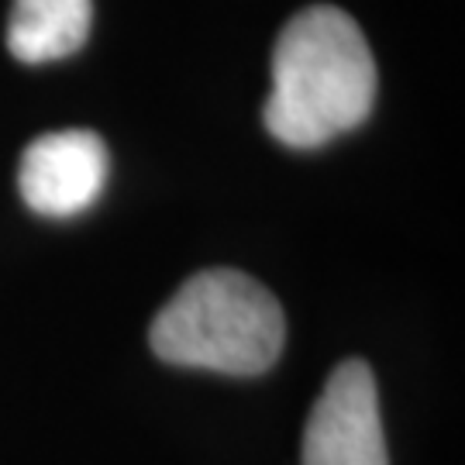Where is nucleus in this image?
<instances>
[{"label": "nucleus", "instance_id": "7ed1b4c3", "mask_svg": "<svg viewBox=\"0 0 465 465\" xmlns=\"http://www.w3.org/2000/svg\"><path fill=\"white\" fill-rule=\"evenodd\" d=\"M303 465H390L372 369L349 359L334 369L303 431Z\"/></svg>", "mask_w": 465, "mask_h": 465}, {"label": "nucleus", "instance_id": "39448f33", "mask_svg": "<svg viewBox=\"0 0 465 465\" xmlns=\"http://www.w3.org/2000/svg\"><path fill=\"white\" fill-rule=\"evenodd\" d=\"M94 0H15L7 49L21 63H52L84 49Z\"/></svg>", "mask_w": 465, "mask_h": 465}, {"label": "nucleus", "instance_id": "f257e3e1", "mask_svg": "<svg viewBox=\"0 0 465 465\" xmlns=\"http://www.w3.org/2000/svg\"><path fill=\"white\" fill-rule=\"evenodd\" d=\"M376 104V59L341 7L314 4L286 21L272 49L269 134L290 149H321L359 128Z\"/></svg>", "mask_w": 465, "mask_h": 465}, {"label": "nucleus", "instance_id": "20e7f679", "mask_svg": "<svg viewBox=\"0 0 465 465\" xmlns=\"http://www.w3.org/2000/svg\"><path fill=\"white\" fill-rule=\"evenodd\" d=\"M107 145L84 128L35 138L21 155L17 186L35 214L73 217L86 211L107 183Z\"/></svg>", "mask_w": 465, "mask_h": 465}, {"label": "nucleus", "instance_id": "f03ea898", "mask_svg": "<svg viewBox=\"0 0 465 465\" xmlns=\"http://www.w3.org/2000/svg\"><path fill=\"white\" fill-rule=\"evenodd\" d=\"M152 349L173 366L221 376H259L286 341L280 300L238 269L197 272L152 321Z\"/></svg>", "mask_w": 465, "mask_h": 465}]
</instances>
